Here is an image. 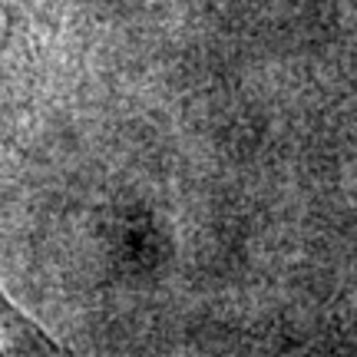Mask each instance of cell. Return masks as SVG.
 I'll return each instance as SVG.
<instances>
[{
  "instance_id": "cell-1",
  "label": "cell",
  "mask_w": 357,
  "mask_h": 357,
  "mask_svg": "<svg viewBox=\"0 0 357 357\" xmlns=\"http://www.w3.org/2000/svg\"><path fill=\"white\" fill-rule=\"evenodd\" d=\"M0 357H73L0 288Z\"/></svg>"
}]
</instances>
